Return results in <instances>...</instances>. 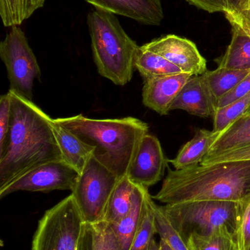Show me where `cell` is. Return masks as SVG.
I'll return each instance as SVG.
<instances>
[{"label": "cell", "mask_w": 250, "mask_h": 250, "mask_svg": "<svg viewBox=\"0 0 250 250\" xmlns=\"http://www.w3.org/2000/svg\"><path fill=\"white\" fill-rule=\"evenodd\" d=\"M12 113L8 139L0 154V189L34 167L63 160L52 119L32 101L9 90Z\"/></svg>", "instance_id": "obj_1"}, {"label": "cell", "mask_w": 250, "mask_h": 250, "mask_svg": "<svg viewBox=\"0 0 250 250\" xmlns=\"http://www.w3.org/2000/svg\"><path fill=\"white\" fill-rule=\"evenodd\" d=\"M250 195V160L226 162L181 170L169 169L153 199L165 204L199 201L239 202Z\"/></svg>", "instance_id": "obj_2"}, {"label": "cell", "mask_w": 250, "mask_h": 250, "mask_svg": "<svg viewBox=\"0 0 250 250\" xmlns=\"http://www.w3.org/2000/svg\"><path fill=\"white\" fill-rule=\"evenodd\" d=\"M54 121L95 148L93 157L120 179L127 176L141 141L149 128L135 117L96 120L82 114Z\"/></svg>", "instance_id": "obj_3"}, {"label": "cell", "mask_w": 250, "mask_h": 250, "mask_svg": "<svg viewBox=\"0 0 250 250\" xmlns=\"http://www.w3.org/2000/svg\"><path fill=\"white\" fill-rule=\"evenodd\" d=\"M88 26L98 73L115 85L127 84L133 77L139 45L110 12L95 9L88 15Z\"/></svg>", "instance_id": "obj_4"}, {"label": "cell", "mask_w": 250, "mask_h": 250, "mask_svg": "<svg viewBox=\"0 0 250 250\" xmlns=\"http://www.w3.org/2000/svg\"><path fill=\"white\" fill-rule=\"evenodd\" d=\"M161 208L186 241L192 235L209 236L222 231L234 234L237 202L189 201L165 204Z\"/></svg>", "instance_id": "obj_5"}, {"label": "cell", "mask_w": 250, "mask_h": 250, "mask_svg": "<svg viewBox=\"0 0 250 250\" xmlns=\"http://www.w3.org/2000/svg\"><path fill=\"white\" fill-rule=\"evenodd\" d=\"M86 223L70 194L44 213L32 250H78Z\"/></svg>", "instance_id": "obj_6"}, {"label": "cell", "mask_w": 250, "mask_h": 250, "mask_svg": "<svg viewBox=\"0 0 250 250\" xmlns=\"http://www.w3.org/2000/svg\"><path fill=\"white\" fill-rule=\"evenodd\" d=\"M120 178L92 156L71 191L85 223L104 220L113 191Z\"/></svg>", "instance_id": "obj_7"}, {"label": "cell", "mask_w": 250, "mask_h": 250, "mask_svg": "<svg viewBox=\"0 0 250 250\" xmlns=\"http://www.w3.org/2000/svg\"><path fill=\"white\" fill-rule=\"evenodd\" d=\"M0 57L7 69L9 90L32 101L34 82L41 80V71L27 38L19 26H12L0 43Z\"/></svg>", "instance_id": "obj_8"}, {"label": "cell", "mask_w": 250, "mask_h": 250, "mask_svg": "<svg viewBox=\"0 0 250 250\" xmlns=\"http://www.w3.org/2000/svg\"><path fill=\"white\" fill-rule=\"evenodd\" d=\"M79 176V173L64 160L48 162L34 167L0 189V198H3L18 191H72Z\"/></svg>", "instance_id": "obj_9"}, {"label": "cell", "mask_w": 250, "mask_h": 250, "mask_svg": "<svg viewBox=\"0 0 250 250\" xmlns=\"http://www.w3.org/2000/svg\"><path fill=\"white\" fill-rule=\"evenodd\" d=\"M159 54L181 69L183 73L201 76L207 71L206 60L192 41L174 35L154 40L142 45Z\"/></svg>", "instance_id": "obj_10"}, {"label": "cell", "mask_w": 250, "mask_h": 250, "mask_svg": "<svg viewBox=\"0 0 250 250\" xmlns=\"http://www.w3.org/2000/svg\"><path fill=\"white\" fill-rule=\"evenodd\" d=\"M167 166L160 141L148 132L142 138L126 176L133 183L149 188L161 180Z\"/></svg>", "instance_id": "obj_11"}, {"label": "cell", "mask_w": 250, "mask_h": 250, "mask_svg": "<svg viewBox=\"0 0 250 250\" xmlns=\"http://www.w3.org/2000/svg\"><path fill=\"white\" fill-rule=\"evenodd\" d=\"M192 76L182 73L145 81L142 88V103L160 115H167L171 111L173 101Z\"/></svg>", "instance_id": "obj_12"}, {"label": "cell", "mask_w": 250, "mask_h": 250, "mask_svg": "<svg viewBox=\"0 0 250 250\" xmlns=\"http://www.w3.org/2000/svg\"><path fill=\"white\" fill-rule=\"evenodd\" d=\"M170 110H183L191 115L213 117L217 110V101L211 93L203 75L193 76L182 88Z\"/></svg>", "instance_id": "obj_13"}, {"label": "cell", "mask_w": 250, "mask_h": 250, "mask_svg": "<svg viewBox=\"0 0 250 250\" xmlns=\"http://www.w3.org/2000/svg\"><path fill=\"white\" fill-rule=\"evenodd\" d=\"M95 9L124 16L138 23L159 26L164 19L161 0H85Z\"/></svg>", "instance_id": "obj_14"}, {"label": "cell", "mask_w": 250, "mask_h": 250, "mask_svg": "<svg viewBox=\"0 0 250 250\" xmlns=\"http://www.w3.org/2000/svg\"><path fill=\"white\" fill-rule=\"evenodd\" d=\"M51 127L63 160L80 174L93 156L95 148L67 128L56 123L54 119L51 120Z\"/></svg>", "instance_id": "obj_15"}, {"label": "cell", "mask_w": 250, "mask_h": 250, "mask_svg": "<svg viewBox=\"0 0 250 250\" xmlns=\"http://www.w3.org/2000/svg\"><path fill=\"white\" fill-rule=\"evenodd\" d=\"M219 135L213 130L196 129L193 138L183 145L176 157L170 160V163L176 170L201 164Z\"/></svg>", "instance_id": "obj_16"}, {"label": "cell", "mask_w": 250, "mask_h": 250, "mask_svg": "<svg viewBox=\"0 0 250 250\" xmlns=\"http://www.w3.org/2000/svg\"><path fill=\"white\" fill-rule=\"evenodd\" d=\"M148 190V188L136 185L130 211L118 223L110 225L118 239L121 250H130L135 233L140 223L145 194Z\"/></svg>", "instance_id": "obj_17"}, {"label": "cell", "mask_w": 250, "mask_h": 250, "mask_svg": "<svg viewBox=\"0 0 250 250\" xmlns=\"http://www.w3.org/2000/svg\"><path fill=\"white\" fill-rule=\"evenodd\" d=\"M248 144H250V113L242 115L221 132L214 141L206 156L217 155Z\"/></svg>", "instance_id": "obj_18"}, {"label": "cell", "mask_w": 250, "mask_h": 250, "mask_svg": "<svg viewBox=\"0 0 250 250\" xmlns=\"http://www.w3.org/2000/svg\"><path fill=\"white\" fill-rule=\"evenodd\" d=\"M216 62L220 67L250 70V37L239 28L233 27L230 45Z\"/></svg>", "instance_id": "obj_19"}, {"label": "cell", "mask_w": 250, "mask_h": 250, "mask_svg": "<svg viewBox=\"0 0 250 250\" xmlns=\"http://www.w3.org/2000/svg\"><path fill=\"white\" fill-rule=\"evenodd\" d=\"M135 68L138 70L144 82L159 76L183 73L173 63L157 53L139 46L135 57Z\"/></svg>", "instance_id": "obj_20"}, {"label": "cell", "mask_w": 250, "mask_h": 250, "mask_svg": "<svg viewBox=\"0 0 250 250\" xmlns=\"http://www.w3.org/2000/svg\"><path fill=\"white\" fill-rule=\"evenodd\" d=\"M135 183L127 176L119 179L110 198L103 221L110 225L118 223L130 211L133 203Z\"/></svg>", "instance_id": "obj_21"}, {"label": "cell", "mask_w": 250, "mask_h": 250, "mask_svg": "<svg viewBox=\"0 0 250 250\" xmlns=\"http://www.w3.org/2000/svg\"><path fill=\"white\" fill-rule=\"evenodd\" d=\"M250 73V70H236L227 67H217L204 73V79L218 103L219 100L237 86Z\"/></svg>", "instance_id": "obj_22"}, {"label": "cell", "mask_w": 250, "mask_h": 250, "mask_svg": "<svg viewBox=\"0 0 250 250\" xmlns=\"http://www.w3.org/2000/svg\"><path fill=\"white\" fill-rule=\"evenodd\" d=\"M45 0H0V16L5 27L19 26L38 9Z\"/></svg>", "instance_id": "obj_23"}, {"label": "cell", "mask_w": 250, "mask_h": 250, "mask_svg": "<svg viewBox=\"0 0 250 250\" xmlns=\"http://www.w3.org/2000/svg\"><path fill=\"white\" fill-rule=\"evenodd\" d=\"M154 199L148 190L145 194L140 223L135 233L130 250H147L150 242L157 233L153 204Z\"/></svg>", "instance_id": "obj_24"}, {"label": "cell", "mask_w": 250, "mask_h": 250, "mask_svg": "<svg viewBox=\"0 0 250 250\" xmlns=\"http://www.w3.org/2000/svg\"><path fill=\"white\" fill-rule=\"evenodd\" d=\"M190 250H238L231 232L222 231L209 236L192 235L186 239Z\"/></svg>", "instance_id": "obj_25"}, {"label": "cell", "mask_w": 250, "mask_h": 250, "mask_svg": "<svg viewBox=\"0 0 250 250\" xmlns=\"http://www.w3.org/2000/svg\"><path fill=\"white\" fill-rule=\"evenodd\" d=\"M250 107V93L232 104L217 108L213 117V131L220 134L246 113Z\"/></svg>", "instance_id": "obj_26"}, {"label": "cell", "mask_w": 250, "mask_h": 250, "mask_svg": "<svg viewBox=\"0 0 250 250\" xmlns=\"http://www.w3.org/2000/svg\"><path fill=\"white\" fill-rule=\"evenodd\" d=\"M157 233L173 250H190L186 241L170 223L161 207L153 204Z\"/></svg>", "instance_id": "obj_27"}, {"label": "cell", "mask_w": 250, "mask_h": 250, "mask_svg": "<svg viewBox=\"0 0 250 250\" xmlns=\"http://www.w3.org/2000/svg\"><path fill=\"white\" fill-rule=\"evenodd\" d=\"M234 239L238 250H250V195L237 202Z\"/></svg>", "instance_id": "obj_28"}, {"label": "cell", "mask_w": 250, "mask_h": 250, "mask_svg": "<svg viewBox=\"0 0 250 250\" xmlns=\"http://www.w3.org/2000/svg\"><path fill=\"white\" fill-rule=\"evenodd\" d=\"M92 226L94 250H121L118 239L109 223L101 221Z\"/></svg>", "instance_id": "obj_29"}, {"label": "cell", "mask_w": 250, "mask_h": 250, "mask_svg": "<svg viewBox=\"0 0 250 250\" xmlns=\"http://www.w3.org/2000/svg\"><path fill=\"white\" fill-rule=\"evenodd\" d=\"M11 113V95L8 92L0 98V154L4 151L8 139Z\"/></svg>", "instance_id": "obj_30"}, {"label": "cell", "mask_w": 250, "mask_h": 250, "mask_svg": "<svg viewBox=\"0 0 250 250\" xmlns=\"http://www.w3.org/2000/svg\"><path fill=\"white\" fill-rule=\"evenodd\" d=\"M245 160H250V144L241 148L226 151L217 155L211 156V157L206 156L203 159L201 165L206 166V165L214 164V163L245 161Z\"/></svg>", "instance_id": "obj_31"}, {"label": "cell", "mask_w": 250, "mask_h": 250, "mask_svg": "<svg viewBox=\"0 0 250 250\" xmlns=\"http://www.w3.org/2000/svg\"><path fill=\"white\" fill-rule=\"evenodd\" d=\"M249 93H250V73L230 92L219 100L217 103V108L226 106L234 101L244 98Z\"/></svg>", "instance_id": "obj_32"}, {"label": "cell", "mask_w": 250, "mask_h": 250, "mask_svg": "<svg viewBox=\"0 0 250 250\" xmlns=\"http://www.w3.org/2000/svg\"><path fill=\"white\" fill-rule=\"evenodd\" d=\"M190 4L205 10L208 13L226 12V0H186Z\"/></svg>", "instance_id": "obj_33"}, {"label": "cell", "mask_w": 250, "mask_h": 250, "mask_svg": "<svg viewBox=\"0 0 250 250\" xmlns=\"http://www.w3.org/2000/svg\"><path fill=\"white\" fill-rule=\"evenodd\" d=\"M233 27L239 28L250 37V0L245 10L236 17L229 20Z\"/></svg>", "instance_id": "obj_34"}, {"label": "cell", "mask_w": 250, "mask_h": 250, "mask_svg": "<svg viewBox=\"0 0 250 250\" xmlns=\"http://www.w3.org/2000/svg\"><path fill=\"white\" fill-rule=\"evenodd\" d=\"M250 0H226V19L227 20L236 17L248 6Z\"/></svg>", "instance_id": "obj_35"}, {"label": "cell", "mask_w": 250, "mask_h": 250, "mask_svg": "<svg viewBox=\"0 0 250 250\" xmlns=\"http://www.w3.org/2000/svg\"><path fill=\"white\" fill-rule=\"evenodd\" d=\"M78 250H94V234L92 225L86 223Z\"/></svg>", "instance_id": "obj_36"}, {"label": "cell", "mask_w": 250, "mask_h": 250, "mask_svg": "<svg viewBox=\"0 0 250 250\" xmlns=\"http://www.w3.org/2000/svg\"><path fill=\"white\" fill-rule=\"evenodd\" d=\"M147 250H160L159 243H158L154 238V239L151 240V242H150L149 246H148Z\"/></svg>", "instance_id": "obj_37"}, {"label": "cell", "mask_w": 250, "mask_h": 250, "mask_svg": "<svg viewBox=\"0 0 250 250\" xmlns=\"http://www.w3.org/2000/svg\"><path fill=\"white\" fill-rule=\"evenodd\" d=\"M159 243L160 250H172V248L167 245V242H164L163 239H160Z\"/></svg>", "instance_id": "obj_38"}, {"label": "cell", "mask_w": 250, "mask_h": 250, "mask_svg": "<svg viewBox=\"0 0 250 250\" xmlns=\"http://www.w3.org/2000/svg\"><path fill=\"white\" fill-rule=\"evenodd\" d=\"M246 113H250V107L249 108V109H248V111H246ZM246 113H245V114H246Z\"/></svg>", "instance_id": "obj_39"}]
</instances>
